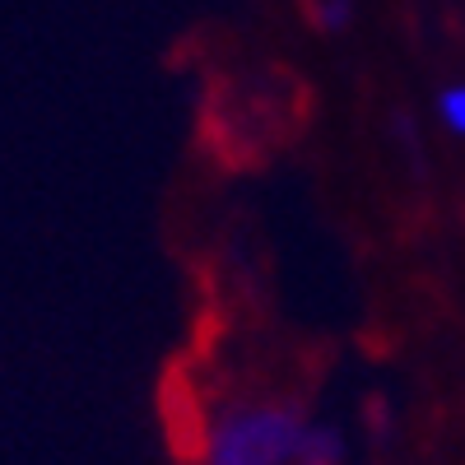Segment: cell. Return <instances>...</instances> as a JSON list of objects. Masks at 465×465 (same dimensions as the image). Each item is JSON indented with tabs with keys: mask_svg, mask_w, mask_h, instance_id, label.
<instances>
[{
	"mask_svg": "<svg viewBox=\"0 0 465 465\" xmlns=\"http://www.w3.org/2000/svg\"><path fill=\"white\" fill-rule=\"evenodd\" d=\"M438 116H442V126H447L451 135L465 140V84L442 89V98H438Z\"/></svg>",
	"mask_w": 465,
	"mask_h": 465,
	"instance_id": "obj_2",
	"label": "cell"
},
{
	"mask_svg": "<svg viewBox=\"0 0 465 465\" xmlns=\"http://www.w3.org/2000/svg\"><path fill=\"white\" fill-rule=\"evenodd\" d=\"M349 15H354V0H317V24L340 33L349 24Z\"/></svg>",
	"mask_w": 465,
	"mask_h": 465,
	"instance_id": "obj_3",
	"label": "cell"
},
{
	"mask_svg": "<svg viewBox=\"0 0 465 465\" xmlns=\"http://www.w3.org/2000/svg\"><path fill=\"white\" fill-rule=\"evenodd\" d=\"M335 429L312 423L293 401H232L214 414L205 465H340Z\"/></svg>",
	"mask_w": 465,
	"mask_h": 465,
	"instance_id": "obj_1",
	"label": "cell"
}]
</instances>
